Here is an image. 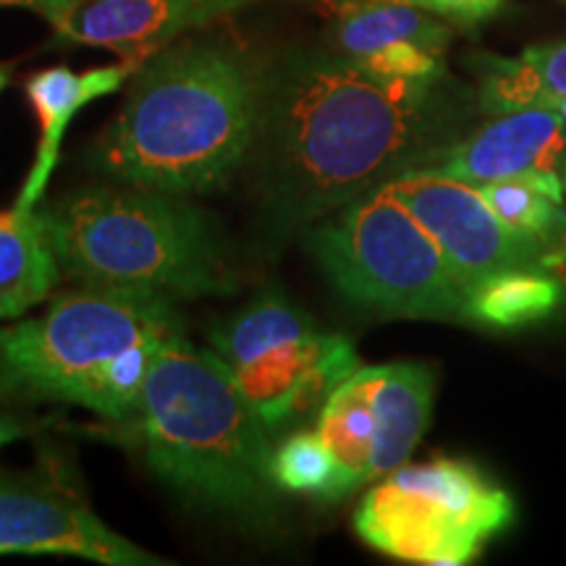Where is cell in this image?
Listing matches in <instances>:
<instances>
[{
    "mask_svg": "<svg viewBox=\"0 0 566 566\" xmlns=\"http://www.w3.org/2000/svg\"><path fill=\"white\" fill-rule=\"evenodd\" d=\"M562 275L548 271H501L472 283L467 294L470 325L525 328L541 323L562 304Z\"/></svg>",
    "mask_w": 566,
    "mask_h": 566,
    "instance_id": "cell-17",
    "label": "cell"
},
{
    "mask_svg": "<svg viewBox=\"0 0 566 566\" xmlns=\"http://www.w3.org/2000/svg\"><path fill=\"white\" fill-rule=\"evenodd\" d=\"M59 279V254L40 208L0 210V321L45 302Z\"/></svg>",
    "mask_w": 566,
    "mask_h": 566,
    "instance_id": "cell-15",
    "label": "cell"
},
{
    "mask_svg": "<svg viewBox=\"0 0 566 566\" xmlns=\"http://www.w3.org/2000/svg\"><path fill=\"white\" fill-rule=\"evenodd\" d=\"M11 80V69L9 66H0V92L6 90V84Z\"/></svg>",
    "mask_w": 566,
    "mask_h": 566,
    "instance_id": "cell-24",
    "label": "cell"
},
{
    "mask_svg": "<svg viewBox=\"0 0 566 566\" xmlns=\"http://www.w3.org/2000/svg\"><path fill=\"white\" fill-rule=\"evenodd\" d=\"M562 179H566V160H564V166H562Z\"/></svg>",
    "mask_w": 566,
    "mask_h": 566,
    "instance_id": "cell-26",
    "label": "cell"
},
{
    "mask_svg": "<svg viewBox=\"0 0 566 566\" xmlns=\"http://www.w3.org/2000/svg\"><path fill=\"white\" fill-rule=\"evenodd\" d=\"M252 3L254 0H87L55 30V38L145 63L184 32L200 30Z\"/></svg>",
    "mask_w": 566,
    "mask_h": 566,
    "instance_id": "cell-12",
    "label": "cell"
},
{
    "mask_svg": "<svg viewBox=\"0 0 566 566\" xmlns=\"http://www.w3.org/2000/svg\"><path fill=\"white\" fill-rule=\"evenodd\" d=\"M304 244L336 292L357 307L470 325V286L388 181L344 205L331 221L307 226Z\"/></svg>",
    "mask_w": 566,
    "mask_h": 566,
    "instance_id": "cell-5",
    "label": "cell"
},
{
    "mask_svg": "<svg viewBox=\"0 0 566 566\" xmlns=\"http://www.w3.org/2000/svg\"><path fill=\"white\" fill-rule=\"evenodd\" d=\"M514 520V501L467 459L401 464L359 501L354 530L399 562L462 566Z\"/></svg>",
    "mask_w": 566,
    "mask_h": 566,
    "instance_id": "cell-7",
    "label": "cell"
},
{
    "mask_svg": "<svg viewBox=\"0 0 566 566\" xmlns=\"http://www.w3.org/2000/svg\"><path fill=\"white\" fill-rule=\"evenodd\" d=\"M310 331H315L313 317L296 307L289 296L263 292L210 331V346L229 370H237L271 346Z\"/></svg>",
    "mask_w": 566,
    "mask_h": 566,
    "instance_id": "cell-18",
    "label": "cell"
},
{
    "mask_svg": "<svg viewBox=\"0 0 566 566\" xmlns=\"http://www.w3.org/2000/svg\"><path fill=\"white\" fill-rule=\"evenodd\" d=\"M462 111L443 80L380 76L334 51L294 53L263 76L252 168L263 221L289 237L451 142Z\"/></svg>",
    "mask_w": 566,
    "mask_h": 566,
    "instance_id": "cell-1",
    "label": "cell"
},
{
    "mask_svg": "<svg viewBox=\"0 0 566 566\" xmlns=\"http://www.w3.org/2000/svg\"><path fill=\"white\" fill-rule=\"evenodd\" d=\"M478 74V105L485 116L543 105L556 108L566 101V40L527 48L512 59L483 55Z\"/></svg>",
    "mask_w": 566,
    "mask_h": 566,
    "instance_id": "cell-16",
    "label": "cell"
},
{
    "mask_svg": "<svg viewBox=\"0 0 566 566\" xmlns=\"http://www.w3.org/2000/svg\"><path fill=\"white\" fill-rule=\"evenodd\" d=\"M87 3V0H0V9H27L40 13L53 30L66 21L71 13H74L80 6Z\"/></svg>",
    "mask_w": 566,
    "mask_h": 566,
    "instance_id": "cell-22",
    "label": "cell"
},
{
    "mask_svg": "<svg viewBox=\"0 0 566 566\" xmlns=\"http://www.w3.org/2000/svg\"><path fill=\"white\" fill-rule=\"evenodd\" d=\"M38 208L69 279L171 300L237 289L216 231L184 195L111 181Z\"/></svg>",
    "mask_w": 566,
    "mask_h": 566,
    "instance_id": "cell-4",
    "label": "cell"
},
{
    "mask_svg": "<svg viewBox=\"0 0 566 566\" xmlns=\"http://www.w3.org/2000/svg\"><path fill=\"white\" fill-rule=\"evenodd\" d=\"M388 187L428 229L467 286L501 271L562 275L566 268V250L509 229L472 184L407 171L388 181Z\"/></svg>",
    "mask_w": 566,
    "mask_h": 566,
    "instance_id": "cell-8",
    "label": "cell"
},
{
    "mask_svg": "<svg viewBox=\"0 0 566 566\" xmlns=\"http://www.w3.org/2000/svg\"><path fill=\"white\" fill-rule=\"evenodd\" d=\"M367 394L378 422L373 480L407 464L415 446L422 441L433 415V370L417 363H391L363 367Z\"/></svg>",
    "mask_w": 566,
    "mask_h": 566,
    "instance_id": "cell-14",
    "label": "cell"
},
{
    "mask_svg": "<svg viewBox=\"0 0 566 566\" xmlns=\"http://www.w3.org/2000/svg\"><path fill=\"white\" fill-rule=\"evenodd\" d=\"M509 229L535 242L566 250V208L562 174H527L478 187Z\"/></svg>",
    "mask_w": 566,
    "mask_h": 566,
    "instance_id": "cell-19",
    "label": "cell"
},
{
    "mask_svg": "<svg viewBox=\"0 0 566 566\" xmlns=\"http://www.w3.org/2000/svg\"><path fill=\"white\" fill-rule=\"evenodd\" d=\"M139 66L142 63L124 59L113 66L90 69L82 74H76L69 66H51L27 80L24 95L40 122V142L30 174H27L24 187L19 192L17 208L32 210L42 202V192H45L48 181L59 166L63 137H66L69 124L74 122L76 113L97 97L122 90L126 82H132Z\"/></svg>",
    "mask_w": 566,
    "mask_h": 566,
    "instance_id": "cell-13",
    "label": "cell"
},
{
    "mask_svg": "<svg viewBox=\"0 0 566 566\" xmlns=\"http://www.w3.org/2000/svg\"><path fill=\"white\" fill-rule=\"evenodd\" d=\"M32 430L30 422H24L21 417L11 412H0V446L17 441V438L27 436Z\"/></svg>",
    "mask_w": 566,
    "mask_h": 566,
    "instance_id": "cell-23",
    "label": "cell"
},
{
    "mask_svg": "<svg viewBox=\"0 0 566 566\" xmlns=\"http://www.w3.org/2000/svg\"><path fill=\"white\" fill-rule=\"evenodd\" d=\"M454 24H480L504 6V0H409Z\"/></svg>",
    "mask_w": 566,
    "mask_h": 566,
    "instance_id": "cell-21",
    "label": "cell"
},
{
    "mask_svg": "<svg viewBox=\"0 0 566 566\" xmlns=\"http://www.w3.org/2000/svg\"><path fill=\"white\" fill-rule=\"evenodd\" d=\"M145 462L176 493L242 522L271 520V430L212 349L174 336L155 354L139 409Z\"/></svg>",
    "mask_w": 566,
    "mask_h": 566,
    "instance_id": "cell-3",
    "label": "cell"
},
{
    "mask_svg": "<svg viewBox=\"0 0 566 566\" xmlns=\"http://www.w3.org/2000/svg\"><path fill=\"white\" fill-rule=\"evenodd\" d=\"M273 478L281 491L336 501V459L317 430H296L273 449Z\"/></svg>",
    "mask_w": 566,
    "mask_h": 566,
    "instance_id": "cell-20",
    "label": "cell"
},
{
    "mask_svg": "<svg viewBox=\"0 0 566 566\" xmlns=\"http://www.w3.org/2000/svg\"><path fill=\"white\" fill-rule=\"evenodd\" d=\"M0 66H3V63H0Z\"/></svg>",
    "mask_w": 566,
    "mask_h": 566,
    "instance_id": "cell-27",
    "label": "cell"
},
{
    "mask_svg": "<svg viewBox=\"0 0 566 566\" xmlns=\"http://www.w3.org/2000/svg\"><path fill=\"white\" fill-rule=\"evenodd\" d=\"M328 38L331 51L380 76L446 80L451 27L409 0H342Z\"/></svg>",
    "mask_w": 566,
    "mask_h": 566,
    "instance_id": "cell-10",
    "label": "cell"
},
{
    "mask_svg": "<svg viewBox=\"0 0 566 566\" xmlns=\"http://www.w3.org/2000/svg\"><path fill=\"white\" fill-rule=\"evenodd\" d=\"M566 129L558 108H522L491 116L464 139H451L415 160L409 171H428L483 187L527 174H562Z\"/></svg>",
    "mask_w": 566,
    "mask_h": 566,
    "instance_id": "cell-11",
    "label": "cell"
},
{
    "mask_svg": "<svg viewBox=\"0 0 566 566\" xmlns=\"http://www.w3.org/2000/svg\"><path fill=\"white\" fill-rule=\"evenodd\" d=\"M263 76L221 42H184L132 76L118 116L90 145L87 166L113 184L171 195L223 189L250 163Z\"/></svg>",
    "mask_w": 566,
    "mask_h": 566,
    "instance_id": "cell-2",
    "label": "cell"
},
{
    "mask_svg": "<svg viewBox=\"0 0 566 566\" xmlns=\"http://www.w3.org/2000/svg\"><path fill=\"white\" fill-rule=\"evenodd\" d=\"M63 554L108 566L166 564L113 533L71 493L0 478V556Z\"/></svg>",
    "mask_w": 566,
    "mask_h": 566,
    "instance_id": "cell-9",
    "label": "cell"
},
{
    "mask_svg": "<svg viewBox=\"0 0 566 566\" xmlns=\"http://www.w3.org/2000/svg\"><path fill=\"white\" fill-rule=\"evenodd\" d=\"M181 334L184 317L171 296L80 283L42 315L0 328V384L84 407L126 352Z\"/></svg>",
    "mask_w": 566,
    "mask_h": 566,
    "instance_id": "cell-6",
    "label": "cell"
},
{
    "mask_svg": "<svg viewBox=\"0 0 566 566\" xmlns=\"http://www.w3.org/2000/svg\"><path fill=\"white\" fill-rule=\"evenodd\" d=\"M558 113H562V122H564V129H566V101L562 105H556Z\"/></svg>",
    "mask_w": 566,
    "mask_h": 566,
    "instance_id": "cell-25",
    "label": "cell"
}]
</instances>
